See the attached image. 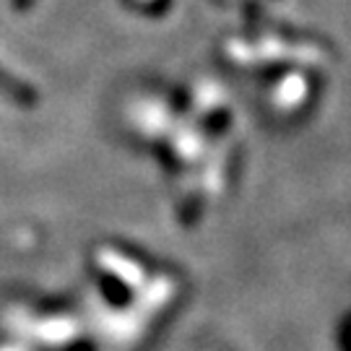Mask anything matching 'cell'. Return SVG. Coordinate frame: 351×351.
<instances>
[{
	"label": "cell",
	"mask_w": 351,
	"mask_h": 351,
	"mask_svg": "<svg viewBox=\"0 0 351 351\" xmlns=\"http://www.w3.org/2000/svg\"><path fill=\"white\" fill-rule=\"evenodd\" d=\"M0 91H5V94H11L13 99H19V101H29L32 99V94H29V88L21 86L19 81H13L8 73H3L0 71Z\"/></svg>",
	"instance_id": "6da1fadb"
}]
</instances>
